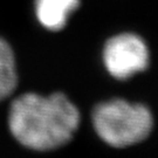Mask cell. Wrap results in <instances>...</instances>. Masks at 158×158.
<instances>
[{
	"mask_svg": "<svg viewBox=\"0 0 158 158\" xmlns=\"http://www.w3.org/2000/svg\"><path fill=\"white\" fill-rule=\"evenodd\" d=\"M17 85L18 74L14 53L8 42L0 38V102L12 95Z\"/></svg>",
	"mask_w": 158,
	"mask_h": 158,
	"instance_id": "cell-5",
	"label": "cell"
},
{
	"mask_svg": "<svg viewBox=\"0 0 158 158\" xmlns=\"http://www.w3.org/2000/svg\"><path fill=\"white\" fill-rule=\"evenodd\" d=\"M103 62L113 77L127 80L147 69L150 62V52L139 35L122 33L106 42Z\"/></svg>",
	"mask_w": 158,
	"mask_h": 158,
	"instance_id": "cell-3",
	"label": "cell"
},
{
	"mask_svg": "<svg viewBox=\"0 0 158 158\" xmlns=\"http://www.w3.org/2000/svg\"><path fill=\"white\" fill-rule=\"evenodd\" d=\"M80 124L77 107L62 93L42 96L26 93L14 98L8 127L21 145L35 151H51L73 138Z\"/></svg>",
	"mask_w": 158,
	"mask_h": 158,
	"instance_id": "cell-1",
	"label": "cell"
},
{
	"mask_svg": "<svg viewBox=\"0 0 158 158\" xmlns=\"http://www.w3.org/2000/svg\"><path fill=\"white\" fill-rule=\"evenodd\" d=\"M93 125L98 137L107 144L127 148L149 137L153 128V116L142 103L114 98L94 108Z\"/></svg>",
	"mask_w": 158,
	"mask_h": 158,
	"instance_id": "cell-2",
	"label": "cell"
},
{
	"mask_svg": "<svg viewBox=\"0 0 158 158\" xmlns=\"http://www.w3.org/2000/svg\"><path fill=\"white\" fill-rule=\"evenodd\" d=\"M80 6V0H35V13L40 23L49 31H61L69 15Z\"/></svg>",
	"mask_w": 158,
	"mask_h": 158,
	"instance_id": "cell-4",
	"label": "cell"
}]
</instances>
